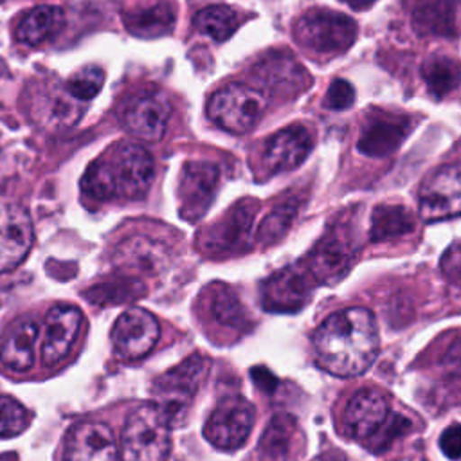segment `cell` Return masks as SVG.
<instances>
[{
  "mask_svg": "<svg viewBox=\"0 0 461 461\" xmlns=\"http://www.w3.org/2000/svg\"><path fill=\"white\" fill-rule=\"evenodd\" d=\"M380 349L378 328L371 310L362 306L331 313L313 333L317 362L330 375L349 378L366 373Z\"/></svg>",
  "mask_w": 461,
  "mask_h": 461,
  "instance_id": "1",
  "label": "cell"
},
{
  "mask_svg": "<svg viewBox=\"0 0 461 461\" xmlns=\"http://www.w3.org/2000/svg\"><path fill=\"white\" fill-rule=\"evenodd\" d=\"M342 423L353 439L373 452L387 448L411 427L403 416L391 412L387 398L376 389L357 391L342 412Z\"/></svg>",
  "mask_w": 461,
  "mask_h": 461,
  "instance_id": "2",
  "label": "cell"
},
{
  "mask_svg": "<svg viewBox=\"0 0 461 461\" xmlns=\"http://www.w3.org/2000/svg\"><path fill=\"white\" fill-rule=\"evenodd\" d=\"M171 425L155 403L135 407L122 427L121 461H167Z\"/></svg>",
  "mask_w": 461,
  "mask_h": 461,
  "instance_id": "3",
  "label": "cell"
},
{
  "mask_svg": "<svg viewBox=\"0 0 461 461\" xmlns=\"http://www.w3.org/2000/svg\"><path fill=\"white\" fill-rule=\"evenodd\" d=\"M207 371L209 358L200 353H193L155 380L153 403L162 411L171 427L184 421Z\"/></svg>",
  "mask_w": 461,
  "mask_h": 461,
  "instance_id": "4",
  "label": "cell"
},
{
  "mask_svg": "<svg viewBox=\"0 0 461 461\" xmlns=\"http://www.w3.org/2000/svg\"><path fill=\"white\" fill-rule=\"evenodd\" d=\"M267 108L265 95L249 85L230 83L212 94L207 104V115L221 130L243 135L250 131Z\"/></svg>",
  "mask_w": 461,
  "mask_h": 461,
  "instance_id": "5",
  "label": "cell"
},
{
  "mask_svg": "<svg viewBox=\"0 0 461 461\" xmlns=\"http://www.w3.org/2000/svg\"><path fill=\"white\" fill-rule=\"evenodd\" d=\"M294 36L315 52H344L357 38V23L337 11L312 9L295 22Z\"/></svg>",
  "mask_w": 461,
  "mask_h": 461,
  "instance_id": "6",
  "label": "cell"
},
{
  "mask_svg": "<svg viewBox=\"0 0 461 461\" xmlns=\"http://www.w3.org/2000/svg\"><path fill=\"white\" fill-rule=\"evenodd\" d=\"M103 160L110 171L117 196L139 198L148 193L155 175V166L153 157L142 146L122 142L103 157Z\"/></svg>",
  "mask_w": 461,
  "mask_h": 461,
  "instance_id": "7",
  "label": "cell"
},
{
  "mask_svg": "<svg viewBox=\"0 0 461 461\" xmlns=\"http://www.w3.org/2000/svg\"><path fill=\"white\" fill-rule=\"evenodd\" d=\"M254 425V407L243 396H227L209 414L203 425L205 439L221 450L240 448Z\"/></svg>",
  "mask_w": 461,
  "mask_h": 461,
  "instance_id": "8",
  "label": "cell"
},
{
  "mask_svg": "<svg viewBox=\"0 0 461 461\" xmlns=\"http://www.w3.org/2000/svg\"><path fill=\"white\" fill-rule=\"evenodd\" d=\"M256 202H238L216 225L200 234L198 247L207 256H230L249 249L250 229L256 216Z\"/></svg>",
  "mask_w": 461,
  "mask_h": 461,
  "instance_id": "9",
  "label": "cell"
},
{
  "mask_svg": "<svg viewBox=\"0 0 461 461\" xmlns=\"http://www.w3.org/2000/svg\"><path fill=\"white\" fill-rule=\"evenodd\" d=\"M160 337V326L153 313L131 306L124 310L112 326V344L122 360H139L146 357Z\"/></svg>",
  "mask_w": 461,
  "mask_h": 461,
  "instance_id": "10",
  "label": "cell"
},
{
  "mask_svg": "<svg viewBox=\"0 0 461 461\" xmlns=\"http://www.w3.org/2000/svg\"><path fill=\"white\" fill-rule=\"evenodd\" d=\"M461 214V164H448L434 171L420 189V216L425 221L447 220Z\"/></svg>",
  "mask_w": 461,
  "mask_h": 461,
  "instance_id": "11",
  "label": "cell"
},
{
  "mask_svg": "<svg viewBox=\"0 0 461 461\" xmlns=\"http://www.w3.org/2000/svg\"><path fill=\"white\" fill-rule=\"evenodd\" d=\"M312 277L303 267H286L261 283V306L272 313H295L312 297Z\"/></svg>",
  "mask_w": 461,
  "mask_h": 461,
  "instance_id": "12",
  "label": "cell"
},
{
  "mask_svg": "<svg viewBox=\"0 0 461 461\" xmlns=\"http://www.w3.org/2000/svg\"><path fill=\"white\" fill-rule=\"evenodd\" d=\"M218 185L220 169L216 164L203 160L185 162L178 184L180 214L189 221L200 220L212 203Z\"/></svg>",
  "mask_w": 461,
  "mask_h": 461,
  "instance_id": "13",
  "label": "cell"
},
{
  "mask_svg": "<svg viewBox=\"0 0 461 461\" xmlns=\"http://www.w3.org/2000/svg\"><path fill=\"white\" fill-rule=\"evenodd\" d=\"M252 77L261 94L267 92L276 97L297 95L312 85V76L286 52H272L265 56L254 65Z\"/></svg>",
  "mask_w": 461,
  "mask_h": 461,
  "instance_id": "14",
  "label": "cell"
},
{
  "mask_svg": "<svg viewBox=\"0 0 461 461\" xmlns=\"http://www.w3.org/2000/svg\"><path fill=\"white\" fill-rule=\"evenodd\" d=\"M119 447L112 429L97 420L76 423L65 439L63 461H117Z\"/></svg>",
  "mask_w": 461,
  "mask_h": 461,
  "instance_id": "15",
  "label": "cell"
},
{
  "mask_svg": "<svg viewBox=\"0 0 461 461\" xmlns=\"http://www.w3.org/2000/svg\"><path fill=\"white\" fill-rule=\"evenodd\" d=\"M83 313L72 304H54L43 321V340H41V360L47 367L59 364L72 349Z\"/></svg>",
  "mask_w": 461,
  "mask_h": 461,
  "instance_id": "16",
  "label": "cell"
},
{
  "mask_svg": "<svg viewBox=\"0 0 461 461\" xmlns=\"http://www.w3.org/2000/svg\"><path fill=\"white\" fill-rule=\"evenodd\" d=\"M353 250L339 230L322 236L304 259V270L313 283L333 285L348 272Z\"/></svg>",
  "mask_w": 461,
  "mask_h": 461,
  "instance_id": "17",
  "label": "cell"
},
{
  "mask_svg": "<svg viewBox=\"0 0 461 461\" xmlns=\"http://www.w3.org/2000/svg\"><path fill=\"white\" fill-rule=\"evenodd\" d=\"M169 250L162 241L148 236H131L113 252V265L128 276H155L166 268Z\"/></svg>",
  "mask_w": 461,
  "mask_h": 461,
  "instance_id": "18",
  "label": "cell"
},
{
  "mask_svg": "<svg viewBox=\"0 0 461 461\" xmlns=\"http://www.w3.org/2000/svg\"><path fill=\"white\" fill-rule=\"evenodd\" d=\"M171 103L164 94H142L124 110V128L144 140H158L167 128Z\"/></svg>",
  "mask_w": 461,
  "mask_h": 461,
  "instance_id": "19",
  "label": "cell"
},
{
  "mask_svg": "<svg viewBox=\"0 0 461 461\" xmlns=\"http://www.w3.org/2000/svg\"><path fill=\"white\" fill-rule=\"evenodd\" d=\"M303 430L294 416L277 412L270 418L258 443L259 461H297L303 452Z\"/></svg>",
  "mask_w": 461,
  "mask_h": 461,
  "instance_id": "20",
  "label": "cell"
},
{
  "mask_svg": "<svg viewBox=\"0 0 461 461\" xmlns=\"http://www.w3.org/2000/svg\"><path fill=\"white\" fill-rule=\"evenodd\" d=\"M32 223L22 207L0 211V274L16 268L32 247Z\"/></svg>",
  "mask_w": 461,
  "mask_h": 461,
  "instance_id": "21",
  "label": "cell"
},
{
  "mask_svg": "<svg viewBox=\"0 0 461 461\" xmlns=\"http://www.w3.org/2000/svg\"><path fill=\"white\" fill-rule=\"evenodd\" d=\"M312 149L310 131L301 124H292L274 133L263 151V164L268 173L290 171L297 167Z\"/></svg>",
  "mask_w": 461,
  "mask_h": 461,
  "instance_id": "22",
  "label": "cell"
},
{
  "mask_svg": "<svg viewBox=\"0 0 461 461\" xmlns=\"http://www.w3.org/2000/svg\"><path fill=\"white\" fill-rule=\"evenodd\" d=\"M409 130L411 121L407 117L378 113L366 121L357 148L369 157H385L400 148Z\"/></svg>",
  "mask_w": 461,
  "mask_h": 461,
  "instance_id": "23",
  "label": "cell"
},
{
  "mask_svg": "<svg viewBox=\"0 0 461 461\" xmlns=\"http://www.w3.org/2000/svg\"><path fill=\"white\" fill-rule=\"evenodd\" d=\"M38 340V324L32 317L16 319L0 339V362L16 373L29 371L34 362V346Z\"/></svg>",
  "mask_w": 461,
  "mask_h": 461,
  "instance_id": "24",
  "label": "cell"
},
{
  "mask_svg": "<svg viewBox=\"0 0 461 461\" xmlns=\"http://www.w3.org/2000/svg\"><path fill=\"white\" fill-rule=\"evenodd\" d=\"M411 22L420 36H456V0H411Z\"/></svg>",
  "mask_w": 461,
  "mask_h": 461,
  "instance_id": "25",
  "label": "cell"
},
{
  "mask_svg": "<svg viewBox=\"0 0 461 461\" xmlns=\"http://www.w3.org/2000/svg\"><path fill=\"white\" fill-rule=\"evenodd\" d=\"M63 25L65 13L58 5H40L20 22L16 38L25 45H40L58 34Z\"/></svg>",
  "mask_w": 461,
  "mask_h": 461,
  "instance_id": "26",
  "label": "cell"
},
{
  "mask_svg": "<svg viewBox=\"0 0 461 461\" xmlns=\"http://www.w3.org/2000/svg\"><path fill=\"white\" fill-rule=\"evenodd\" d=\"M414 229V216L405 205L384 203L371 212V241H384L403 236Z\"/></svg>",
  "mask_w": 461,
  "mask_h": 461,
  "instance_id": "27",
  "label": "cell"
},
{
  "mask_svg": "<svg viewBox=\"0 0 461 461\" xmlns=\"http://www.w3.org/2000/svg\"><path fill=\"white\" fill-rule=\"evenodd\" d=\"M175 23V11L169 4H155L151 7L130 11L124 14L126 29L135 36H160L171 31Z\"/></svg>",
  "mask_w": 461,
  "mask_h": 461,
  "instance_id": "28",
  "label": "cell"
},
{
  "mask_svg": "<svg viewBox=\"0 0 461 461\" xmlns=\"http://www.w3.org/2000/svg\"><path fill=\"white\" fill-rule=\"evenodd\" d=\"M423 81L436 97H445L461 83V65L448 56H430L421 67Z\"/></svg>",
  "mask_w": 461,
  "mask_h": 461,
  "instance_id": "29",
  "label": "cell"
},
{
  "mask_svg": "<svg viewBox=\"0 0 461 461\" xmlns=\"http://www.w3.org/2000/svg\"><path fill=\"white\" fill-rule=\"evenodd\" d=\"M193 23L214 41H225L238 29V16L229 5H209L194 14Z\"/></svg>",
  "mask_w": 461,
  "mask_h": 461,
  "instance_id": "30",
  "label": "cell"
},
{
  "mask_svg": "<svg viewBox=\"0 0 461 461\" xmlns=\"http://www.w3.org/2000/svg\"><path fill=\"white\" fill-rule=\"evenodd\" d=\"M209 310L214 321H218L221 326L241 330L249 324V315L245 312V306L229 286H221L212 294Z\"/></svg>",
  "mask_w": 461,
  "mask_h": 461,
  "instance_id": "31",
  "label": "cell"
},
{
  "mask_svg": "<svg viewBox=\"0 0 461 461\" xmlns=\"http://www.w3.org/2000/svg\"><path fill=\"white\" fill-rule=\"evenodd\" d=\"M142 292H144V285L139 279L130 277V279L97 285L90 288L85 295L94 304H121L124 301L140 297Z\"/></svg>",
  "mask_w": 461,
  "mask_h": 461,
  "instance_id": "32",
  "label": "cell"
},
{
  "mask_svg": "<svg viewBox=\"0 0 461 461\" xmlns=\"http://www.w3.org/2000/svg\"><path fill=\"white\" fill-rule=\"evenodd\" d=\"M49 94V92H47ZM41 106L45 108L43 122H65V124H74L77 117L81 115L77 101L65 90L50 92L49 95H41Z\"/></svg>",
  "mask_w": 461,
  "mask_h": 461,
  "instance_id": "33",
  "label": "cell"
},
{
  "mask_svg": "<svg viewBox=\"0 0 461 461\" xmlns=\"http://www.w3.org/2000/svg\"><path fill=\"white\" fill-rule=\"evenodd\" d=\"M297 214V203L295 202H286L279 207H276L258 227L256 238L263 243V245H270L274 241H277L292 225L294 218Z\"/></svg>",
  "mask_w": 461,
  "mask_h": 461,
  "instance_id": "34",
  "label": "cell"
},
{
  "mask_svg": "<svg viewBox=\"0 0 461 461\" xmlns=\"http://www.w3.org/2000/svg\"><path fill=\"white\" fill-rule=\"evenodd\" d=\"M29 411L14 398L0 394V438H13L29 427Z\"/></svg>",
  "mask_w": 461,
  "mask_h": 461,
  "instance_id": "35",
  "label": "cell"
},
{
  "mask_svg": "<svg viewBox=\"0 0 461 461\" xmlns=\"http://www.w3.org/2000/svg\"><path fill=\"white\" fill-rule=\"evenodd\" d=\"M104 83V72L99 67H85L67 81V92L76 101H86L99 94Z\"/></svg>",
  "mask_w": 461,
  "mask_h": 461,
  "instance_id": "36",
  "label": "cell"
},
{
  "mask_svg": "<svg viewBox=\"0 0 461 461\" xmlns=\"http://www.w3.org/2000/svg\"><path fill=\"white\" fill-rule=\"evenodd\" d=\"M353 101H355L353 86L346 79H340V77L333 79L324 97V106L328 110H346L353 104Z\"/></svg>",
  "mask_w": 461,
  "mask_h": 461,
  "instance_id": "37",
  "label": "cell"
},
{
  "mask_svg": "<svg viewBox=\"0 0 461 461\" xmlns=\"http://www.w3.org/2000/svg\"><path fill=\"white\" fill-rule=\"evenodd\" d=\"M439 268L445 279L456 286H461V241L452 243L439 259Z\"/></svg>",
  "mask_w": 461,
  "mask_h": 461,
  "instance_id": "38",
  "label": "cell"
},
{
  "mask_svg": "<svg viewBox=\"0 0 461 461\" xmlns=\"http://www.w3.org/2000/svg\"><path fill=\"white\" fill-rule=\"evenodd\" d=\"M439 448L448 459L461 457V423H452L443 430L439 438Z\"/></svg>",
  "mask_w": 461,
  "mask_h": 461,
  "instance_id": "39",
  "label": "cell"
},
{
  "mask_svg": "<svg viewBox=\"0 0 461 461\" xmlns=\"http://www.w3.org/2000/svg\"><path fill=\"white\" fill-rule=\"evenodd\" d=\"M342 2L351 5V7H355V9H366V7H369L376 0H342Z\"/></svg>",
  "mask_w": 461,
  "mask_h": 461,
  "instance_id": "40",
  "label": "cell"
}]
</instances>
